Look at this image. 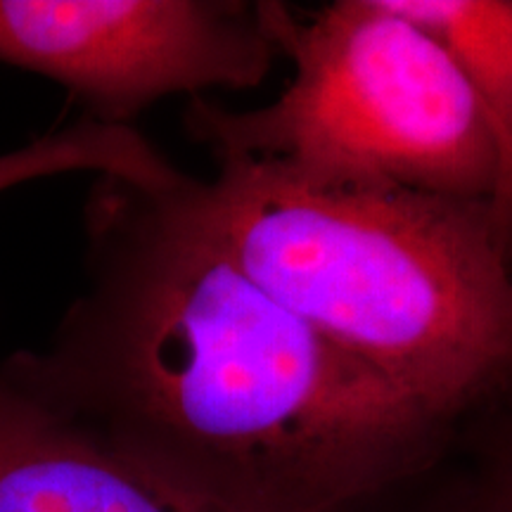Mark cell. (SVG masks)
Masks as SVG:
<instances>
[{
    "label": "cell",
    "mask_w": 512,
    "mask_h": 512,
    "mask_svg": "<svg viewBox=\"0 0 512 512\" xmlns=\"http://www.w3.org/2000/svg\"><path fill=\"white\" fill-rule=\"evenodd\" d=\"M95 181L81 292L46 347L3 358L43 406L207 512H354L463 446L249 278L192 176Z\"/></svg>",
    "instance_id": "obj_1"
},
{
    "label": "cell",
    "mask_w": 512,
    "mask_h": 512,
    "mask_svg": "<svg viewBox=\"0 0 512 512\" xmlns=\"http://www.w3.org/2000/svg\"><path fill=\"white\" fill-rule=\"evenodd\" d=\"M214 159V178H192V200L287 311L465 434L512 413V266L489 202L318 188Z\"/></svg>",
    "instance_id": "obj_2"
},
{
    "label": "cell",
    "mask_w": 512,
    "mask_h": 512,
    "mask_svg": "<svg viewBox=\"0 0 512 512\" xmlns=\"http://www.w3.org/2000/svg\"><path fill=\"white\" fill-rule=\"evenodd\" d=\"M283 93L233 112L192 98L185 128L318 188H399L489 202L496 152L475 95L434 38L389 0H337L302 22L273 3Z\"/></svg>",
    "instance_id": "obj_3"
},
{
    "label": "cell",
    "mask_w": 512,
    "mask_h": 512,
    "mask_svg": "<svg viewBox=\"0 0 512 512\" xmlns=\"http://www.w3.org/2000/svg\"><path fill=\"white\" fill-rule=\"evenodd\" d=\"M278 55L273 3L0 0V62L57 81L110 126L166 95L259 86Z\"/></svg>",
    "instance_id": "obj_4"
},
{
    "label": "cell",
    "mask_w": 512,
    "mask_h": 512,
    "mask_svg": "<svg viewBox=\"0 0 512 512\" xmlns=\"http://www.w3.org/2000/svg\"><path fill=\"white\" fill-rule=\"evenodd\" d=\"M0 512H207L50 411L0 361Z\"/></svg>",
    "instance_id": "obj_5"
},
{
    "label": "cell",
    "mask_w": 512,
    "mask_h": 512,
    "mask_svg": "<svg viewBox=\"0 0 512 512\" xmlns=\"http://www.w3.org/2000/svg\"><path fill=\"white\" fill-rule=\"evenodd\" d=\"M427 31L475 95L496 152L489 211L496 242L512 266V0H389Z\"/></svg>",
    "instance_id": "obj_6"
},
{
    "label": "cell",
    "mask_w": 512,
    "mask_h": 512,
    "mask_svg": "<svg viewBox=\"0 0 512 512\" xmlns=\"http://www.w3.org/2000/svg\"><path fill=\"white\" fill-rule=\"evenodd\" d=\"M143 162V140L128 126L81 119L0 155V192L38 178L93 171L95 176H131Z\"/></svg>",
    "instance_id": "obj_7"
},
{
    "label": "cell",
    "mask_w": 512,
    "mask_h": 512,
    "mask_svg": "<svg viewBox=\"0 0 512 512\" xmlns=\"http://www.w3.org/2000/svg\"><path fill=\"white\" fill-rule=\"evenodd\" d=\"M470 458L460 475L441 477V465L413 479V505L403 512H512V484L491 467Z\"/></svg>",
    "instance_id": "obj_8"
},
{
    "label": "cell",
    "mask_w": 512,
    "mask_h": 512,
    "mask_svg": "<svg viewBox=\"0 0 512 512\" xmlns=\"http://www.w3.org/2000/svg\"><path fill=\"white\" fill-rule=\"evenodd\" d=\"M463 451L512 484V413L491 415L467 430Z\"/></svg>",
    "instance_id": "obj_9"
}]
</instances>
